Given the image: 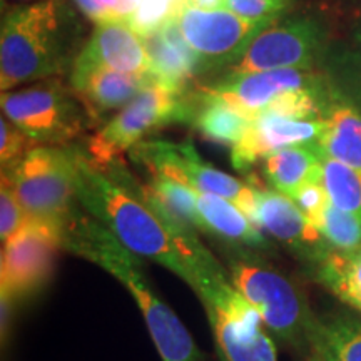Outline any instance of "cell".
I'll return each mask as SVG.
<instances>
[{
    "label": "cell",
    "mask_w": 361,
    "mask_h": 361,
    "mask_svg": "<svg viewBox=\"0 0 361 361\" xmlns=\"http://www.w3.org/2000/svg\"><path fill=\"white\" fill-rule=\"evenodd\" d=\"M191 274V288L204 303L221 361H278L276 346L261 328V314L231 283L218 259L164 207L154 211Z\"/></svg>",
    "instance_id": "cell-1"
},
{
    "label": "cell",
    "mask_w": 361,
    "mask_h": 361,
    "mask_svg": "<svg viewBox=\"0 0 361 361\" xmlns=\"http://www.w3.org/2000/svg\"><path fill=\"white\" fill-rule=\"evenodd\" d=\"M62 250L92 261L128 288L142 311L162 361H204L189 331L168 305L162 303L139 266L137 255L92 216L79 211L67 221L62 238Z\"/></svg>",
    "instance_id": "cell-2"
},
{
    "label": "cell",
    "mask_w": 361,
    "mask_h": 361,
    "mask_svg": "<svg viewBox=\"0 0 361 361\" xmlns=\"http://www.w3.org/2000/svg\"><path fill=\"white\" fill-rule=\"evenodd\" d=\"M78 200L89 216L106 226L134 255L156 261L191 284V274L159 218L137 194L78 152Z\"/></svg>",
    "instance_id": "cell-3"
},
{
    "label": "cell",
    "mask_w": 361,
    "mask_h": 361,
    "mask_svg": "<svg viewBox=\"0 0 361 361\" xmlns=\"http://www.w3.org/2000/svg\"><path fill=\"white\" fill-rule=\"evenodd\" d=\"M64 39L57 0H44L7 12L0 34L2 92L59 74L66 62Z\"/></svg>",
    "instance_id": "cell-4"
},
{
    "label": "cell",
    "mask_w": 361,
    "mask_h": 361,
    "mask_svg": "<svg viewBox=\"0 0 361 361\" xmlns=\"http://www.w3.org/2000/svg\"><path fill=\"white\" fill-rule=\"evenodd\" d=\"M228 271L234 288L279 340L293 346L311 345L318 322L295 281L255 255L229 256Z\"/></svg>",
    "instance_id": "cell-5"
},
{
    "label": "cell",
    "mask_w": 361,
    "mask_h": 361,
    "mask_svg": "<svg viewBox=\"0 0 361 361\" xmlns=\"http://www.w3.org/2000/svg\"><path fill=\"white\" fill-rule=\"evenodd\" d=\"M11 180L27 216L64 229L75 214L78 152L56 146H35L12 168L2 171Z\"/></svg>",
    "instance_id": "cell-6"
},
{
    "label": "cell",
    "mask_w": 361,
    "mask_h": 361,
    "mask_svg": "<svg viewBox=\"0 0 361 361\" xmlns=\"http://www.w3.org/2000/svg\"><path fill=\"white\" fill-rule=\"evenodd\" d=\"M191 117L192 99L154 80L89 139L87 157L104 169L121 161L124 152L137 146L147 134L173 123H186Z\"/></svg>",
    "instance_id": "cell-7"
},
{
    "label": "cell",
    "mask_w": 361,
    "mask_h": 361,
    "mask_svg": "<svg viewBox=\"0 0 361 361\" xmlns=\"http://www.w3.org/2000/svg\"><path fill=\"white\" fill-rule=\"evenodd\" d=\"M4 117L16 124L34 142L61 146L74 141L85 128L82 106L74 92H69L56 79L30 87L2 92Z\"/></svg>",
    "instance_id": "cell-8"
},
{
    "label": "cell",
    "mask_w": 361,
    "mask_h": 361,
    "mask_svg": "<svg viewBox=\"0 0 361 361\" xmlns=\"http://www.w3.org/2000/svg\"><path fill=\"white\" fill-rule=\"evenodd\" d=\"M130 157L142 164L151 176H164L201 192L214 194L234 202L255 223L256 189L207 164L197 154L192 144L168 141L139 142L130 149Z\"/></svg>",
    "instance_id": "cell-9"
},
{
    "label": "cell",
    "mask_w": 361,
    "mask_h": 361,
    "mask_svg": "<svg viewBox=\"0 0 361 361\" xmlns=\"http://www.w3.org/2000/svg\"><path fill=\"white\" fill-rule=\"evenodd\" d=\"M64 229L30 218L24 228L4 243L0 286L2 301H20L47 284L57 251L62 250Z\"/></svg>",
    "instance_id": "cell-10"
},
{
    "label": "cell",
    "mask_w": 361,
    "mask_h": 361,
    "mask_svg": "<svg viewBox=\"0 0 361 361\" xmlns=\"http://www.w3.org/2000/svg\"><path fill=\"white\" fill-rule=\"evenodd\" d=\"M180 32L201 57L202 71L238 62L256 39L273 24L243 19L231 11L184 7L176 17Z\"/></svg>",
    "instance_id": "cell-11"
},
{
    "label": "cell",
    "mask_w": 361,
    "mask_h": 361,
    "mask_svg": "<svg viewBox=\"0 0 361 361\" xmlns=\"http://www.w3.org/2000/svg\"><path fill=\"white\" fill-rule=\"evenodd\" d=\"M324 30L313 19H293L256 35L231 74L276 69H311L324 49Z\"/></svg>",
    "instance_id": "cell-12"
},
{
    "label": "cell",
    "mask_w": 361,
    "mask_h": 361,
    "mask_svg": "<svg viewBox=\"0 0 361 361\" xmlns=\"http://www.w3.org/2000/svg\"><path fill=\"white\" fill-rule=\"evenodd\" d=\"M204 90L255 119L284 96L298 92H329L331 89L323 75L308 69H276L229 74L224 80L204 87Z\"/></svg>",
    "instance_id": "cell-13"
},
{
    "label": "cell",
    "mask_w": 361,
    "mask_h": 361,
    "mask_svg": "<svg viewBox=\"0 0 361 361\" xmlns=\"http://www.w3.org/2000/svg\"><path fill=\"white\" fill-rule=\"evenodd\" d=\"M324 117H298L266 111L252 119L245 137L233 147V166L246 173L255 162L295 146H316L324 133Z\"/></svg>",
    "instance_id": "cell-14"
},
{
    "label": "cell",
    "mask_w": 361,
    "mask_h": 361,
    "mask_svg": "<svg viewBox=\"0 0 361 361\" xmlns=\"http://www.w3.org/2000/svg\"><path fill=\"white\" fill-rule=\"evenodd\" d=\"M255 223L296 255L311 261L318 259L329 247L313 221L306 218L291 197L278 191L256 189Z\"/></svg>",
    "instance_id": "cell-15"
},
{
    "label": "cell",
    "mask_w": 361,
    "mask_h": 361,
    "mask_svg": "<svg viewBox=\"0 0 361 361\" xmlns=\"http://www.w3.org/2000/svg\"><path fill=\"white\" fill-rule=\"evenodd\" d=\"M72 67H104L126 74L151 75L144 40L126 20L97 24Z\"/></svg>",
    "instance_id": "cell-16"
},
{
    "label": "cell",
    "mask_w": 361,
    "mask_h": 361,
    "mask_svg": "<svg viewBox=\"0 0 361 361\" xmlns=\"http://www.w3.org/2000/svg\"><path fill=\"white\" fill-rule=\"evenodd\" d=\"M154 82L151 75H135L104 67H72V92L90 119L124 109L144 87Z\"/></svg>",
    "instance_id": "cell-17"
},
{
    "label": "cell",
    "mask_w": 361,
    "mask_h": 361,
    "mask_svg": "<svg viewBox=\"0 0 361 361\" xmlns=\"http://www.w3.org/2000/svg\"><path fill=\"white\" fill-rule=\"evenodd\" d=\"M142 40L151 62L152 79L164 87L186 92L188 84L204 72L201 57L186 42L176 19L154 32L142 35Z\"/></svg>",
    "instance_id": "cell-18"
},
{
    "label": "cell",
    "mask_w": 361,
    "mask_h": 361,
    "mask_svg": "<svg viewBox=\"0 0 361 361\" xmlns=\"http://www.w3.org/2000/svg\"><path fill=\"white\" fill-rule=\"evenodd\" d=\"M324 123V133L316 144L319 152L345 162L361 174V111L335 92Z\"/></svg>",
    "instance_id": "cell-19"
},
{
    "label": "cell",
    "mask_w": 361,
    "mask_h": 361,
    "mask_svg": "<svg viewBox=\"0 0 361 361\" xmlns=\"http://www.w3.org/2000/svg\"><path fill=\"white\" fill-rule=\"evenodd\" d=\"M197 191V189H196ZM197 209L202 221V231L216 234L229 243L246 247L266 250L269 243L252 221L234 202L214 194L197 191Z\"/></svg>",
    "instance_id": "cell-20"
},
{
    "label": "cell",
    "mask_w": 361,
    "mask_h": 361,
    "mask_svg": "<svg viewBox=\"0 0 361 361\" xmlns=\"http://www.w3.org/2000/svg\"><path fill=\"white\" fill-rule=\"evenodd\" d=\"M323 157L318 146L281 149L264 157V178L274 191L293 200L305 184L322 179Z\"/></svg>",
    "instance_id": "cell-21"
},
{
    "label": "cell",
    "mask_w": 361,
    "mask_h": 361,
    "mask_svg": "<svg viewBox=\"0 0 361 361\" xmlns=\"http://www.w3.org/2000/svg\"><path fill=\"white\" fill-rule=\"evenodd\" d=\"M191 123L206 139L233 149L245 137L252 119L202 89L197 101L192 99Z\"/></svg>",
    "instance_id": "cell-22"
},
{
    "label": "cell",
    "mask_w": 361,
    "mask_h": 361,
    "mask_svg": "<svg viewBox=\"0 0 361 361\" xmlns=\"http://www.w3.org/2000/svg\"><path fill=\"white\" fill-rule=\"evenodd\" d=\"M314 273L318 283L361 313V246L355 250L329 246L314 261Z\"/></svg>",
    "instance_id": "cell-23"
},
{
    "label": "cell",
    "mask_w": 361,
    "mask_h": 361,
    "mask_svg": "<svg viewBox=\"0 0 361 361\" xmlns=\"http://www.w3.org/2000/svg\"><path fill=\"white\" fill-rule=\"evenodd\" d=\"M311 346L316 361H361V318L336 316L318 322Z\"/></svg>",
    "instance_id": "cell-24"
},
{
    "label": "cell",
    "mask_w": 361,
    "mask_h": 361,
    "mask_svg": "<svg viewBox=\"0 0 361 361\" xmlns=\"http://www.w3.org/2000/svg\"><path fill=\"white\" fill-rule=\"evenodd\" d=\"M322 184L338 209L361 216V174L345 162L323 157Z\"/></svg>",
    "instance_id": "cell-25"
},
{
    "label": "cell",
    "mask_w": 361,
    "mask_h": 361,
    "mask_svg": "<svg viewBox=\"0 0 361 361\" xmlns=\"http://www.w3.org/2000/svg\"><path fill=\"white\" fill-rule=\"evenodd\" d=\"M147 186L154 191L171 214H174L179 221L189 224L191 228L202 231L196 189L174 179L164 178V176H151V183Z\"/></svg>",
    "instance_id": "cell-26"
},
{
    "label": "cell",
    "mask_w": 361,
    "mask_h": 361,
    "mask_svg": "<svg viewBox=\"0 0 361 361\" xmlns=\"http://www.w3.org/2000/svg\"><path fill=\"white\" fill-rule=\"evenodd\" d=\"M316 228L336 250H355L361 246V216L338 209L329 202L316 221Z\"/></svg>",
    "instance_id": "cell-27"
},
{
    "label": "cell",
    "mask_w": 361,
    "mask_h": 361,
    "mask_svg": "<svg viewBox=\"0 0 361 361\" xmlns=\"http://www.w3.org/2000/svg\"><path fill=\"white\" fill-rule=\"evenodd\" d=\"M184 7L186 0H141L126 22L142 37L154 32L169 20H174Z\"/></svg>",
    "instance_id": "cell-28"
},
{
    "label": "cell",
    "mask_w": 361,
    "mask_h": 361,
    "mask_svg": "<svg viewBox=\"0 0 361 361\" xmlns=\"http://www.w3.org/2000/svg\"><path fill=\"white\" fill-rule=\"evenodd\" d=\"M295 2L296 0H226L224 6L243 19L274 24Z\"/></svg>",
    "instance_id": "cell-29"
},
{
    "label": "cell",
    "mask_w": 361,
    "mask_h": 361,
    "mask_svg": "<svg viewBox=\"0 0 361 361\" xmlns=\"http://www.w3.org/2000/svg\"><path fill=\"white\" fill-rule=\"evenodd\" d=\"M35 146H39V144L34 142L25 133H22L7 117H2V121H0V162H2V171L17 164Z\"/></svg>",
    "instance_id": "cell-30"
},
{
    "label": "cell",
    "mask_w": 361,
    "mask_h": 361,
    "mask_svg": "<svg viewBox=\"0 0 361 361\" xmlns=\"http://www.w3.org/2000/svg\"><path fill=\"white\" fill-rule=\"evenodd\" d=\"M27 219L29 216L17 200L11 180L7 179L6 174H2V188H0V238H2V243L19 233Z\"/></svg>",
    "instance_id": "cell-31"
},
{
    "label": "cell",
    "mask_w": 361,
    "mask_h": 361,
    "mask_svg": "<svg viewBox=\"0 0 361 361\" xmlns=\"http://www.w3.org/2000/svg\"><path fill=\"white\" fill-rule=\"evenodd\" d=\"M293 201H295L298 207L306 214V218L313 221L314 226L316 221L319 219V216L323 214L324 207L329 204V200L322 184V179L311 180V183L305 184V186L295 194Z\"/></svg>",
    "instance_id": "cell-32"
},
{
    "label": "cell",
    "mask_w": 361,
    "mask_h": 361,
    "mask_svg": "<svg viewBox=\"0 0 361 361\" xmlns=\"http://www.w3.org/2000/svg\"><path fill=\"white\" fill-rule=\"evenodd\" d=\"M74 4L78 6L79 11L82 12L89 20H92L96 25L107 20H114L111 19L109 13H107L106 8H104L97 0H74Z\"/></svg>",
    "instance_id": "cell-33"
},
{
    "label": "cell",
    "mask_w": 361,
    "mask_h": 361,
    "mask_svg": "<svg viewBox=\"0 0 361 361\" xmlns=\"http://www.w3.org/2000/svg\"><path fill=\"white\" fill-rule=\"evenodd\" d=\"M350 80L353 85L356 96L361 101V54L350 62Z\"/></svg>",
    "instance_id": "cell-34"
},
{
    "label": "cell",
    "mask_w": 361,
    "mask_h": 361,
    "mask_svg": "<svg viewBox=\"0 0 361 361\" xmlns=\"http://www.w3.org/2000/svg\"><path fill=\"white\" fill-rule=\"evenodd\" d=\"M226 0H186V7L201 8V11H216L224 6Z\"/></svg>",
    "instance_id": "cell-35"
},
{
    "label": "cell",
    "mask_w": 361,
    "mask_h": 361,
    "mask_svg": "<svg viewBox=\"0 0 361 361\" xmlns=\"http://www.w3.org/2000/svg\"><path fill=\"white\" fill-rule=\"evenodd\" d=\"M311 361H314V360H311Z\"/></svg>",
    "instance_id": "cell-36"
},
{
    "label": "cell",
    "mask_w": 361,
    "mask_h": 361,
    "mask_svg": "<svg viewBox=\"0 0 361 361\" xmlns=\"http://www.w3.org/2000/svg\"><path fill=\"white\" fill-rule=\"evenodd\" d=\"M313 360H314V358H313ZM314 361H316V360H314Z\"/></svg>",
    "instance_id": "cell-37"
}]
</instances>
